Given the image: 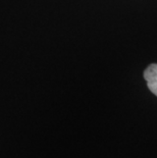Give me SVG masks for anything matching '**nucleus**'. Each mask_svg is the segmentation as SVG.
Listing matches in <instances>:
<instances>
[{
	"mask_svg": "<svg viewBox=\"0 0 157 158\" xmlns=\"http://www.w3.org/2000/svg\"><path fill=\"white\" fill-rule=\"evenodd\" d=\"M144 78L150 91L157 96V63H153L146 69Z\"/></svg>",
	"mask_w": 157,
	"mask_h": 158,
	"instance_id": "f257e3e1",
	"label": "nucleus"
}]
</instances>
